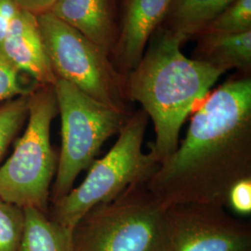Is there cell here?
I'll return each instance as SVG.
<instances>
[{
  "mask_svg": "<svg viewBox=\"0 0 251 251\" xmlns=\"http://www.w3.org/2000/svg\"><path fill=\"white\" fill-rule=\"evenodd\" d=\"M227 206L240 215L251 214V178L242 179L233 185L229 193Z\"/></svg>",
  "mask_w": 251,
  "mask_h": 251,
  "instance_id": "obj_19",
  "label": "cell"
},
{
  "mask_svg": "<svg viewBox=\"0 0 251 251\" xmlns=\"http://www.w3.org/2000/svg\"><path fill=\"white\" fill-rule=\"evenodd\" d=\"M58 113L53 86L37 85L29 97L27 124L14 151L0 167V198L24 209L48 213L58 159L50 126Z\"/></svg>",
  "mask_w": 251,
  "mask_h": 251,
  "instance_id": "obj_4",
  "label": "cell"
},
{
  "mask_svg": "<svg viewBox=\"0 0 251 251\" xmlns=\"http://www.w3.org/2000/svg\"><path fill=\"white\" fill-rule=\"evenodd\" d=\"M160 251H251V225L223 206H171Z\"/></svg>",
  "mask_w": 251,
  "mask_h": 251,
  "instance_id": "obj_8",
  "label": "cell"
},
{
  "mask_svg": "<svg viewBox=\"0 0 251 251\" xmlns=\"http://www.w3.org/2000/svg\"><path fill=\"white\" fill-rule=\"evenodd\" d=\"M146 181L92 207L73 231L74 251H160L167 208Z\"/></svg>",
  "mask_w": 251,
  "mask_h": 251,
  "instance_id": "obj_5",
  "label": "cell"
},
{
  "mask_svg": "<svg viewBox=\"0 0 251 251\" xmlns=\"http://www.w3.org/2000/svg\"><path fill=\"white\" fill-rule=\"evenodd\" d=\"M0 55L19 73L30 75L37 85H55L57 76L46 52L35 14L21 9L2 45Z\"/></svg>",
  "mask_w": 251,
  "mask_h": 251,
  "instance_id": "obj_10",
  "label": "cell"
},
{
  "mask_svg": "<svg viewBox=\"0 0 251 251\" xmlns=\"http://www.w3.org/2000/svg\"><path fill=\"white\" fill-rule=\"evenodd\" d=\"M21 9L15 0H0V51Z\"/></svg>",
  "mask_w": 251,
  "mask_h": 251,
  "instance_id": "obj_20",
  "label": "cell"
},
{
  "mask_svg": "<svg viewBox=\"0 0 251 251\" xmlns=\"http://www.w3.org/2000/svg\"><path fill=\"white\" fill-rule=\"evenodd\" d=\"M30 93L0 104V160L26 122Z\"/></svg>",
  "mask_w": 251,
  "mask_h": 251,
  "instance_id": "obj_15",
  "label": "cell"
},
{
  "mask_svg": "<svg viewBox=\"0 0 251 251\" xmlns=\"http://www.w3.org/2000/svg\"><path fill=\"white\" fill-rule=\"evenodd\" d=\"M116 1H124V0H116Z\"/></svg>",
  "mask_w": 251,
  "mask_h": 251,
  "instance_id": "obj_22",
  "label": "cell"
},
{
  "mask_svg": "<svg viewBox=\"0 0 251 251\" xmlns=\"http://www.w3.org/2000/svg\"><path fill=\"white\" fill-rule=\"evenodd\" d=\"M25 209L0 198V251H23Z\"/></svg>",
  "mask_w": 251,
  "mask_h": 251,
  "instance_id": "obj_16",
  "label": "cell"
},
{
  "mask_svg": "<svg viewBox=\"0 0 251 251\" xmlns=\"http://www.w3.org/2000/svg\"><path fill=\"white\" fill-rule=\"evenodd\" d=\"M46 52L57 78L69 82L100 102L129 114L126 77L110 56L75 28L50 13L37 16Z\"/></svg>",
  "mask_w": 251,
  "mask_h": 251,
  "instance_id": "obj_7",
  "label": "cell"
},
{
  "mask_svg": "<svg viewBox=\"0 0 251 251\" xmlns=\"http://www.w3.org/2000/svg\"><path fill=\"white\" fill-rule=\"evenodd\" d=\"M54 91L62 123V147L50 200L65 197L81 172L89 170L103 144L118 134L129 114L100 102L67 81L57 78Z\"/></svg>",
  "mask_w": 251,
  "mask_h": 251,
  "instance_id": "obj_6",
  "label": "cell"
},
{
  "mask_svg": "<svg viewBox=\"0 0 251 251\" xmlns=\"http://www.w3.org/2000/svg\"><path fill=\"white\" fill-rule=\"evenodd\" d=\"M20 74L0 55V104L9 100L29 94L34 88L25 87Z\"/></svg>",
  "mask_w": 251,
  "mask_h": 251,
  "instance_id": "obj_18",
  "label": "cell"
},
{
  "mask_svg": "<svg viewBox=\"0 0 251 251\" xmlns=\"http://www.w3.org/2000/svg\"><path fill=\"white\" fill-rule=\"evenodd\" d=\"M182 40L159 27L140 63L126 76V95L137 101L152 120L155 138L150 152L163 161L179 143V131L189 115L226 73L181 51Z\"/></svg>",
  "mask_w": 251,
  "mask_h": 251,
  "instance_id": "obj_2",
  "label": "cell"
},
{
  "mask_svg": "<svg viewBox=\"0 0 251 251\" xmlns=\"http://www.w3.org/2000/svg\"><path fill=\"white\" fill-rule=\"evenodd\" d=\"M177 149L146 183L165 208L227 207L230 190L251 178V78L226 81L194 110Z\"/></svg>",
  "mask_w": 251,
  "mask_h": 251,
  "instance_id": "obj_1",
  "label": "cell"
},
{
  "mask_svg": "<svg viewBox=\"0 0 251 251\" xmlns=\"http://www.w3.org/2000/svg\"><path fill=\"white\" fill-rule=\"evenodd\" d=\"M195 60L222 68L237 69L248 75L251 68V31L241 34L204 32L197 37Z\"/></svg>",
  "mask_w": 251,
  "mask_h": 251,
  "instance_id": "obj_12",
  "label": "cell"
},
{
  "mask_svg": "<svg viewBox=\"0 0 251 251\" xmlns=\"http://www.w3.org/2000/svg\"><path fill=\"white\" fill-rule=\"evenodd\" d=\"M59 0H15L21 9L36 16L48 13Z\"/></svg>",
  "mask_w": 251,
  "mask_h": 251,
  "instance_id": "obj_21",
  "label": "cell"
},
{
  "mask_svg": "<svg viewBox=\"0 0 251 251\" xmlns=\"http://www.w3.org/2000/svg\"><path fill=\"white\" fill-rule=\"evenodd\" d=\"M249 31H251V0H233L202 33L241 34Z\"/></svg>",
  "mask_w": 251,
  "mask_h": 251,
  "instance_id": "obj_17",
  "label": "cell"
},
{
  "mask_svg": "<svg viewBox=\"0 0 251 251\" xmlns=\"http://www.w3.org/2000/svg\"><path fill=\"white\" fill-rule=\"evenodd\" d=\"M148 121L143 109L130 113L111 150L101 159L93 162L79 186L52 204L48 216L73 232L92 207L117 198L130 185L148 179L158 166L152 153L143 150Z\"/></svg>",
  "mask_w": 251,
  "mask_h": 251,
  "instance_id": "obj_3",
  "label": "cell"
},
{
  "mask_svg": "<svg viewBox=\"0 0 251 251\" xmlns=\"http://www.w3.org/2000/svg\"><path fill=\"white\" fill-rule=\"evenodd\" d=\"M171 0H124L123 16L110 59L126 76L144 56L147 43L161 26Z\"/></svg>",
  "mask_w": 251,
  "mask_h": 251,
  "instance_id": "obj_9",
  "label": "cell"
},
{
  "mask_svg": "<svg viewBox=\"0 0 251 251\" xmlns=\"http://www.w3.org/2000/svg\"><path fill=\"white\" fill-rule=\"evenodd\" d=\"M25 215L23 251H74L72 231L35 208H25Z\"/></svg>",
  "mask_w": 251,
  "mask_h": 251,
  "instance_id": "obj_14",
  "label": "cell"
},
{
  "mask_svg": "<svg viewBox=\"0 0 251 251\" xmlns=\"http://www.w3.org/2000/svg\"><path fill=\"white\" fill-rule=\"evenodd\" d=\"M233 0H171L161 27L182 42L201 34Z\"/></svg>",
  "mask_w": 251,
  "mask_h": 251,
  "instance_id": "obj_13",
  "label": "cell"
},
{
  "mask_svg": "<svg viewBox=\"0 0 251 251\" xmlns=\"http://www.w3.org/2000/svg\"><path fill=\"white\" fill-rule=\"evenodd\" d=\"M115 1L59 0L48 13L80 32L110 56L119 29Z\"/></svg>",
  "mask_w": 251,
  "mask_h": 251,
  "instance_id": "obj_11",
  "label": "cell"
}]
</instances>
